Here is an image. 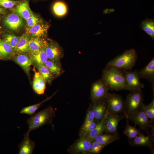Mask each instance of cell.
Instances as JSON below:
<instances>
[{"label": "cell", "mask_w": 154, "mask_h": 154, "mask_svg": "<svg viewBox=\"0 0 154 154\" xmlns=\"http://www.w3.org/2000/svg\"><path fill=\"white\" fill-rule=\"evenodd\" d=\"M23 140L19 144V154H31L36 147L35 142L30 139L29 136L24 134Z\"/></svg>", "instance_id": "ffe728a7"}, {"label": "cell", "mask_w": 154, "mask_h": 154, "mask_svg": "<svg viewBox=\"0 0 154 154\" xmlns=\"http://www.w3.org/2000/svg\"><path fill=\"white\" fill-rule=\"evenodd\" d=\"M126 118L145 131L148 135L154 137V127L153 122L149 121L142 108L137 112L130 115H126Z\"/></svg>", "instance_id": "5b68a950"}, {"label": "cell", "mask_w": 154, "mask_h": 154, "mask_svg": "<svg viewBox=\"0 0 154 154\" xmlns=\"http://www.w3.org/2000/svg\"><path fill=\"white\" fill-rule=\"evenodd\" d=\"M21 37L8 33L5 34L3 35V39L11 46L13 50Z\"/></svg>", "instance_id": "d6a6232c"}, {"label": "cell", "mask_w": 154, "mask_h": 154, "mask_svg": "<svg viewBox=\"0 0 154 154\" xmlns=\"http://www.w3.org/2000/svg\"><path fill=\"white\" fill-rule=\"evenodd\" d=\"M97 123L94 120L85 129L81 131L80 135L82 137H85L95 127Z\"/></svg>", "instance_id": "f35d334b"}, {"label": "cell", "mask_w": 154, "mask_h": 154, "mask_svg": "<svg viewBox=\"0 0 154 154\" xmlns=\"http://www.w3.org/2000/svg\"><path fill=\"white\" fill-rule=\"evenodd\" d=\"M3 22L4 25L9 29L17 31L23 26V19L16 13H9L4 17Z\"/></svg>", "instance_id": "30bf717a"}, {"label": "cell", "mask_w": 154, "mask_h": 154, "mask_svg": "<svg viewBox=\"0 0 154 154\" xmlns=\"http://www.w3.org/2000/svg\"><path fill=\"white\" fill-rule=\"evenodd\" d=\"M21 0H0V6L5 9L12 8L17 5Z\"/></svg>", "instance_id": "d590c367"}, {"label": "cell", "mask_w": 154, "mask_h": 154, "mask_svg": "<svg viewBox=\"0 0 154 154\" xmlns=\"http://www.w3.org/2000/svg\"><path fill=\"white\" fill-rule=\"evenodd\" d=\"M92 141L86 138L82 137L74 144L72 150L76 153H89Z\"/></svg>", "instance_id": "d6986e66"}, {"label": "cell", "mask_w": 154, "mask_h": 154, "mask_svg": "<svg viewBox=\"0 0 154 154\" xmlns=\"http://www.w3.org/2000/svg\"><path fill=\"white\" fill-rule=\"evenodd\" d=\"M41 75L48 83L50 84L54 78L53 75L44 64L36 66Z\"/></svg>", "instance_id": "f546056e"}, {"label": "cell", "mask_w": 154, "mask_h": 154, "mask_svg": "<svg viewBox=\"0 0 154 154\" xmlns=\"http://www.w3.org/2000/svg\"><path fill=\"white\" fill-rule=\"evenodd\" d=\"M137 58V55L134 49L127 50L121 54L109 61L106 67L123 70H130L135 66Z\"/></svg>", "instance_id": "3957f363"}, {"label": "cell", "mask_w": 154, "mask_h": 154, "mask_svg": "<svg viewBox=\"0 0 154 154\" xmlns=\"http://www.w3.org/2000/svg\"><path fill=\"white\" fill-rule=\"evenodd\" d=\"M1 50H0V59L1 58Z\"/></svg>", "instance_id": "60d3db41"}, {"label": "cell", "mask_w": 154, "mask_h": 154, "mask_svg": "<svg viewBox=\"0 0 154 154\" xmlns=\"http://www.w3.org/2000/svg\"><path fill=\"white\" fill-rule=\"evenodd\" d=\"M94 120V116L92 112V107H91L87 112L85 120L81 128V130H83L87 128Z\"/></svg>", "instance_id": "836d02e7"}, {"label": "cell", "mask_w": 154, "mask_h": 154, "mask_svg": "<svg viewBox=\"0 0 154 154\" xmlns=\"http://www.w3.org/2000/svg\"><path fill=\"white\" fill-rule=\"evenodd\" d=\"M104 100L109 114L112 115L119 114L122 113L124 114V102L121 96L108 93Z\"/></svg>", "instance_id": "8992f818"}, {"label": "cell", "mask_w": 154, "mask_h": 154, "mask_svg": "<svg viewBox=\"0 0 154 154\" xmlns=\"http://www.w3.org/2000/svg\"><path fill=\"white\" fill-rule=\"evenodd\" d=\"M0 59L7 60L10 59L14 54L11 46L3 39H0Z\"/></svg>", "instance_id": "d4e9b609"}, {"label": "cell", "mask_w": 154, "mask_h": 154, "mask_svg": "<svg viewBox=\"0 0 154 154\" xmlns=\"http://www.w3.org/2000/svg\"><path fill=\"white\" fill-rule=\"evenodd\" d=\"M102 79L111 90H127L123 70L106 67L103 71Z\"/></svg>", "instance_id": "6da1fadb"}, {"label": "cell", "mask_w": 154, "mask_h": 154, "mask_svg": "<svg viewBox=\"0 0 154 154\" xmlns=\"http://www.w3.org/2000/svg\"><path fill=\"white\" fill-rule=\"evenodd\" d=\"M52 9L54 14L58 17L64 16L67 11V7L66 4L60 1L54 2L52 5Z\"/></svg>", "instance_id": "f1b7e54d"}, {"label": "cell", "mask_w": 154, "mask_h": 154, "mask_svg": "<svg viewBox=\"0 0 154 154\" xmlns=\"http://www.w3.org/2000/svg\"><path fill=\"white\" fill-rule=\"evenodd\" d=\"M141 29L154 39V21L153 19H146L141 24Z\"/></svg>", "instance_id": "4316f807"}, {"label": "cell", "mask_w": 154, "mask_h": 154, "mask_svg": "<svg viewBox=\"0 0 154 154\" xmlns=\"http://www.w3.org/2000/svg\"><path fill=\"white\" fill-rule=\"evenodd\" d=\"M27 28H29L35 25L43 22L37 15L33 13L26 20Z\"/></svg>", "instance_id": "e575fe53"}, {"label": "cell", "mask_w": 154, "mask_h": 154, "mask_svg": "<svg viewBox=\"0 0 154 154\" xmlns=\"http://www.w3.org/2000/svg\"><path fill=\"white\" fill-rule=\"evenodd\" d=\"M141 89L130 91L124 102V114H132L141 109L144 105Z\"/></svg>", "instance_id": "277c9868"}, {"label": "cell", "mask_w": 154, "mask_h": 154, "mask_svg": "<svg viewBox=\"0 0 154 154\" xmlns=\"http://www.w3.org/2000/svg\"><path fill=\"white\" fill-rule=\"evenodd\" d=\"M149 135L145 136L140 133L133 139L129 140L130 144L137 146H145L152 149L153 138Z\"/></svg>", "instance_id": "9a60e30c"}, {"label": "cell", "mask_w": 154, "mask_h": 154, "mask_svg": "<svg viewBox=\"0 0 154 154\" xmlns=\"http://www.w3.org/2000/svg\"><path fill=\"white\" fill-rule=\"evenodd\" d=\"M55 92L53 94L49 97L46 98L44 100L39 103L32 105H31L23 108L20 111V113L21 114H26L32 116L36 113V111L44 102L49 100L57 92Z\"/></svg>", "instance_id": "83f0119b"}, {"label": "cell", "mask_w": 154, "mask_h": 154, "mask_svg": "<svg viewBox=\"0 0 154 154\" xmlns=\"http://www.w3.org/2000/svg\"><path fill=\"white\" fill-rule=\"evenodd\" d=\"M13 10L14 12L26 21L33 13L29 7V0H21L13 7Z\"/></svg>", "instance_id": "5bb4252c"}, {"label": "cell", "mask_w": 154, "mask_h": 154, "mask_svg": "<svg viewBox=\"0 0 154 154\" xmlns=\"http://www.w3.org/2000/svg\"><path fill=\"white\" fill-rule=\"evenodd\" d=\"M105 146L93 140L89 153L93 154H98L101 152Z\"/></svg>", "instance_id": "74e56055"}, {"label": "cell", "mask_w": 154, "mask_h": 154, "mask_svg": "<svg viewBox=\"0 0 154 154\" xmlns=\"http://www.w3.org/2000/svg\"><path fill=\"white\" fill-rule=\"evenodd\" d=\"M91 106L94 117V121L100 122L107 112L106 103L104 100L94 104Z\"/></svg>", "instance_id": "2e32d148"}, {"label": "cell", "mask_w": 154, "mask_h": 154, "mask_svg": "<svg viewBox=\"0 0 154 154\" xmlns=\"http://www.w3.org/2000/svg\"><path fill=\"white\" fill-rule=\"evenodd\" d=\"M5 12V11L4 9L1 8L0 6V15L4 14Z\"/></svg>", "instance_id": "ab89813d"}, {"label": "cell", "mask_w": 154, "mask_h": 154, "mask_svg": "<svg viewBox=\"0 0 154 154\" xmlns=\"http://www.w3.org/2000/svg\"><path fill=\"white\" fill-rule=\"evenodd\" d=\"M30 38L26 33L21 36L14 50V54L28 52L29 42Z\"/></svg>", "instance_id": "7402d4cb"}, {"label": "cell", "mask_w": 154, "mask_h": 154, "mask_svg": "<svg viewBox=\"0 0 154 154\" xmlns=\"http://www.w3.org/2000/svg\"><path fill=\"white\" fill-rule=\"evenodd\" d=\"M47 41L42 38L31 37L28 44V51L30 54H34L45 47Z\"/></svg>", "instance_id": "e0dca14e"}, {"label": "cell", "mask_w": 154, "mask_h": 154, "mask_svg": "<svg viewBox=\"0 0 154 154\" xmlns=\"http://www.w3.org/2000/svg\"><path fill=\"white\" fill-rule=\"evenodd\" d=\"M14 60L29 76L31 66L33 63L30 57L26 53L18 54L15 57Z\"/></svg>", "instance_id": "ac0fdd59"}, {"label": "cell", "mask_w": 154, "mask_h": 154, "mask_svg": "<svg viewBox=\"0 0 154 154\" xmlns=\"http://www.w3.org/2000/svg\"><path fill=\"white\" fill-rule=\"evenodd\" d=\"M119 137L117 133L114 134L102 133L97 136L94 140L106 146L111 143L118 140Z\"/></svg>", "instance_id": "603a6c76"}, {"label": "cell", "mask_w": 154, "mask_h": 154, "mask_svg": "<svg viewBox=\"0 0 154 154\" xmlns=\"http://www.w3.org/2000/svg\"><path fill=\"white\" fill-rule=\"evenodd\" d=\"M45 49L48 59L60 64L62 54L59 45L52 41H47Z\"/></svg>", "instance_id": "8fae6325"}, {"label": "cell", "mask_w": 154, "mask_h": 154, "mask_svg": "<svg viewBox=\"0 0 154 154\" xmlns=\"http://www.w3.org/2000/svg\"><path fill=\"white\" fill-rule=\"evenodd\" d=\"M45 47L37 52L31 54L30 58L32 62L33 63H34L36 66L44 64L48 60Z\"/></svg>", "instance_id": "484cf974"}, {"label": "cell", "mask_w": 154, "mask_h": 154, "mask_svg": "<svg viewBox=\"0 0 154 154\" xmlns=\"http://www.w3.org/2000/svg\"><path fill=\"white\" fill-rule=\"evenodd\" d=\"M1 27L0 26V33H1Z\"/></svg>", "instance_id": "b9f144b4"}, {"label": "cell", "mask_w": 154, "mask_h": 154, "mask_svg": "<svg viewBox=\"0 0 154 154\" xmlns=\"http://www.w3.org/2000/svg\"><path fill=\"white\" fill-rule=\"evenodd\" d=\"M53 75L58 76L61 73L60 64L50 60H47L44 64Z\"/></svg>", "instance_id": "1f68e13d"}, {"label": "cell", "mask_w": 154, "mask_h": 154, "mask_svg": "<svg viewBox=\"0 0 154 154\" xmlns=\"http://www.w3.org/2000/svg\"><path fill=\"white\" fill-rule=\"evenodd\" d=\"M110 89L106 82L102 78L93 83L92 85L90 98L95 104L104 100L107 96L108 91Z\"/></svg>", "instance_id": "52a82bcc"}, {"label": "cell", "mask_w": 154, "mask_h": 154, "mask_svg": "<svg viewBox=\"0 0 154 154\" xmlns=\"http://www.w3.org/2000/svg\"><path fill=\"white\" fill-rule=\"evenodd\" d=\"M108 113L107 111L102 119L97 123L94 128L84 138L93 141L97 136L100 134L104 132L105 123Z\"/></svg>", "instance_id": "cb8c5ba5"}, {"label": "cell", "mask_w": 154, "mask_h": 154, "mask_svg": "<svg viewBox=\"0 0 154 154\" xmlns=\"http://www.w3.org/2000/svg\"><path fill=\"white\" fill-rule=\"evenodd\" d=\"M46 81L40 74L39 72H35L33 87L34 92L37 94H44L46 88Z\"/></svg>", "instance_id": "44dd1931"}, {"label": "cell", "mask_w": 154, "mask_h": 154, "mask_svg": "<svg viewBox=\"0 0 154 154\" xmlns=\"http://www.w3.org/2000/svg\"><path fill=\"white\" fill-rule=\"evenodd\" d=\"M48 28V25L42 22L37 23L31 27L26 28V33L31 37L44 38L47 35Z\"/></svg>", "instance_id": "4fadbf2b"}, {"label": "cell", "mask_w": 154, "mask_h": 154, "mask_svg": "<svg viewBox=\"0 0 154 154\" xmlns=\"http://www.w3.org/2000/svg\"><path fill=\"white\" fill-rule=\"evenodd\" d=\"M138 75L140 79L148 80L151 84L154 94V58H152L149 63L144 68L137 71Z\"/></svg>", "instance_id": "7c38bea8"}, {"label": "cell", "mask_w": 154, "mask_h": 154, "mask_svg": "<svg viewBox=\"0 0 154 154\" xmlns=\"http://www.w3.org/2000/svg\"><path fill=\"white\" fill-rule=\"evenodd\" d=\"M145 113L147 117L150 119V121L153 122L154 121V108L149 104L147 105H143V108Z\"/></svg>", "instance_id": "8d00e7d4"}, {"label": "cell", "mask_w": 154, "mask_h": 154, "mask_svg": "<svg viewBox=\"0 0 154 154\" xmlns=\"http://www.w3.org/2000/svg\"><path fill=\"white\" fill-rule=\"evenodd\" d=\"M127 119L126 124L123 133L127 136L129 140L134 138L141 133L139 130L136 128L135 126L133 127L130 125L129 123V119Z\"/></svg>", "instance_id": "4dcf8cb0"}, {"label": "cell", "mask_w": 154, "mask_h": 154, "mask_svg": "<svg viewBox=\"0 0 154 154\" xmlns=\"http://www.w3.org/2000/svg\"><path fill=\"white\" fill-rule=\"evenodd\" d=\"M124 73L125 83L127 90L130 91L133 90L141 89L144 85L140 81L136 70L133 72L128 70H123Z\"/></svg>", "instance_id": "ba28073f"}, {"label": "cell", "mask_w": 154, "mask_h": 154, "mask_svg": "<svg viewBox=\"0 0 154 154\" xmlns=\"http://www.w3.org/2000/svg\"><path fill=\"white\" fill-rule=\"evenodd\" d=\"M55 110L49 106L31 116L26 121L28 125L29 129L25 135L29 136L31 131L51 123L55 116Z\"/></svg>", "instance_id": "7a4b0ae2"}, {"label": "cell", "mask_w": 154, "mask_h": 154, "mask_svg": "<svg viewBox=\"0 0 154 154\" xmlns=\"http://www.w3.org/2000/svg\"><path fill=\"white\" fill-rule=\"evenodd\" d=\"M125 117L126 118V115L124 114L112 115L109 114L108 112L104 132L108 134L117 133V128L119 123L121 119Z\"/></svg>", "instance_id": "9c48e42d"}]
</instances>
